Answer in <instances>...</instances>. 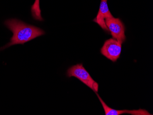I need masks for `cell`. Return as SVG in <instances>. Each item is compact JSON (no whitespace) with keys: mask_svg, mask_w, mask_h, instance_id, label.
<instances>
[{"mask_svg":"<svg viewBox=\"0 0 153 115\" xmlns=\"http://www.w3.org/2000/svg\"><path fill=\"white\" fill-rule=\"evenodd\" d=\"M4 25L13 33L10 42L0 48V50L16 45H24L27 42L45 35L40 28L27 24L17 19L6 20Z\"/></svg>","mask_w":153,"mask_h":115,"instance_id":"cell-1","label":"cell"},{"mask_svg":"<svg viewBox=\"0 0 153 115\" xmlns=\"http://www.w3.org/2000/svg\"><path fill=\"white\" fill-rule=\"evenodd\" d=\"M67 76L78 79L95 93L98 92L99 85L90 76L82 63H79L70 67L67 70Z\"/></svg>","mask_w":153,"mask_h":115,"instance_id":"cell-2","label":"cell"},{"mask_svg":"<svg viewBox=\"0 0 153 115\" xmlns=\"http://www.w3.org/2000/svg\"><path fill=\"white\" fill-rule=\"evenodd\" d=\"M105 23L113 39L121 44L125 42V26L120 19L113 16L105 19Z\"/></svg>","mask_w":153,"mask_h":115,"instance_id":"cell-3","label":"cell"},{"mask_svg":"<svg viewBox=\"0 0 153 115\" xmlns=\"http://www.w3.org/2000/svg\"><path fill=\"white\" fill-rule=\"evenodd\" d=\"M122 44L113 38L105 40L100 49L101 54L113 62H116L120 57Z\"/></svg>","mask_w":153,"mask_h":115,"instance_id":"cell-4","label":"cell"},{"mask_svg":"<svg viewBox=\"0 0 153 115\" xmlns=\"http://www.w3.org/2000/svg\"><path fill=\"white\" fill-rule=\"evenodd\" d=\"M107 1L108 0H101L98 13L93 21L98 24L105 31L108 33L109 30L105 24V20L113 16L109 10Z\"/></svg>","mask_w":153,"mask_h":115,"instance_id":"cell-5","label":"cell"},{"mask_svg":"<svg viewBox=\"0 0 153 115\" xmlns=\"http://www.w3.org/2000/svg\"><path fill=\"white\" fill-rule=\"evenodd\" d=\"M97 97L99 99L102 107L104 109L105 115H120L123 114H129L133 115H150L147 111L144 109H140L138 110H117L114 109L108 106L103 99L101 98L99 95L96 93Z\"/></svg>","mask_w":153,"mask_h":115,"instance_id":"cell-6","label":"cell"},{"mask_svg":"<svg viewBox=\"0 0 153 115\" xmlns=\"http://www.w3.org/2000/svg\"><path fill=\"white\" fill-rule=\"evenodd\" d=\"M31 13L33 19L36 21H43L44 20L41 15L40 7V0H35L31 7Z\"/></svg>","mask_w":153,"mask_h":115,"instance_id":"cell-7","label":"cell"}]
</instances>
